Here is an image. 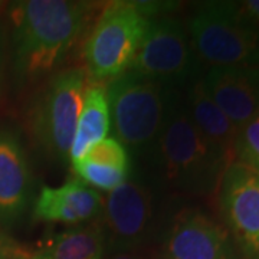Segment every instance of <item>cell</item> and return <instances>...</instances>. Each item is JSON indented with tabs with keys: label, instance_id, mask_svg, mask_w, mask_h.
Masks as SVG:
<instances>
[{
	"label": "cell",
	"instance_id": "ac0fdd59",
	"mask_svg": "<svg viewBox=\"0 0 259 259\" xmlns=\"http://www.w3.org/2000/svg\"><path fill=\"white\" fill-rule=\"evenodd\" d=\"M235 156L238 163L259 171V112L238 130Z\"/></svg>",
	"mask_w": 259,
	"mask_h": 259
},
{
	"label": "cell",
	"instance_id": "5bb4252c",
	"mask_svg": "<svg viewBox=\"0 0 259 259\" xmlns=\"http://www.w3.org/2000/svg\"><path fill=\"white\" fill-rule=\"evenodd\" d=\"M185 101L187 111L202 136L226 158L229 166L235 163L238 128L206 93L202 76L186 88Z\"/></svg>",
	"mask_w": 259,
	"mask_h": 259
},
{
	"label": "cell",
	"instance_id": "2e32d148",
	"mask_svg": "<svg viewBox=\"0 0 259 259\" xmlns=\"http://www.w3.org/2000/svg\"><path fill=\"white\" fill-rule=\"evenodd\" d=\"M105 250L107 243L102 225L91 222L58 233L42 252L48 259H102Z\"/></svg>",
	"mask_w": 259,
	"mask_h": 259
},
{
	"label": "cell",
	"instance_id": "603a6c76",
	"mask_svg": "<svg viewBox=\"0 0 259 259\" xmlns=\"http://www.w3.org/2000/svg\"><path fill=\"white\" fill-rule=\"evenodd\" d=\"M20 259H48V256L44 253V252H42V250H39V252H33V253L23 250Z\"/></svg>",
	"mask_w": 259,
	"mask_h": 259
},
{
	"label": "cell",
	"instance_id": "e0dca14e",
	"mask_svg": "<svg viewBox=\"0 0 259 259\" xmlns=\"http://www.w3.org/2000/svg\"><path fill=\"white\" fill-rule=\"evenodd\" d=\"M72 164H74L75 173L79 176L83 183H87L88 186L91 185L95 189H100L104 192H111L130 177V171L97 164L85 158L74 161Z\"/></svg>",
	"mask_w": 259,
	"mask_h": 259
},
{
	"label": "cell",
	"instance_id": "9a60e30c",
	"mask_svg": "<svg viewBox=\"0 0 259 259\" xmlns=\"http://www.w3.org/2000/svg\"><path fill=\"white\" fill-rule=\"evenodd\" d=\"M110 124L107 94L101 87L94 85L83 95L82 110L69 151V160L72 163L81 160L90 148L105 139L110 131Z\"/></svg>",
	"mask_w": 259,
	"mask_h": 259
},
{
	"label": "cell",
	"instance_id": "4fadbf2b",
	"mask_svg": "<svg viewBox=\"0 0 259 259\" xmlns=\"http://www.w3.org/2000/svg\"><path fill=\"white\" fill-rule=\"evenodd\" d=\"M32 175L16 134L0 131V219L15 221L28 207Z\"/></svg>",
	"mask_w": 259,
	"mask_h": 259
},
{
	"label": "cell",
	"instance_id": "30bf717a",
	"mask_svg": "<svg viewBox=\"0 0 259 259\" xmlns=\"http://www.w3.org/2000/svg\"><path fill=\"white\" fill-rule=\"evenodd\" d=\"M164 248L166 259H243L228 229L200 209L177 213Z\"/></svg>",
	"mask_w": 259,
	"mask_h": 259
},
{
	"label": "cell",
	"instance_id": "277c9868",
	"mask_svg": "<svg viewBox=\"0 0 259 259\" xmlns=\"http://www.w3.org/2000/svg\"><path fill=\"white\" fill-rule=\"evenodd\" d=\"M190 40L210 66H259V28L236 2L202 3L189 22Z\"/></svg>",
	"mask_w": 259,
	"mask_h": 259
},
{
	"label": "cell",
	"instance_id": "6da1fadb",
	"mask_svg": "<svg viewBox=\"0 0 259 259\" xmlns=\"http://www.w3.org/2000/svg\"><path fill=\"white\" fill-rule=\"evenodd\" d=\"M88 5L71 0H28L12 9L19 74L36 79L51 74L78 37Z\"/></svg>",
	"mask_w": 259,
	"mask_h": 259
},
{
	"label": "cell",
	"instance_id": "9c48e42d",
	"mask_svg": "<svg viewBox=\"0 0 259 259\" xmlns=\"http://www.w3.org/2000/svg\"><path fill=\"white\" fill-rule=\"evenodd\" d=\"M219 207L243 259H259V171L235 161L219 185Z\"/></svg>",
	"mask_w": 259,
	"mask_h": 259
},
{
	"label": "cell",
	"instance_id": "44dd1931",
	"mask_svg": "<svg viewBox=\"0 0 259 259\" xmlns=\"http://www.w3.org/2000/svg\"><path fill=\"white\" fill-rule=\"evenodd\" d=\"M22 252H23V249L12 248V246L0 243V259H20Z\"/></svg>",
	"mask_w": 259,
	"mask_h": 259
},
{
	"label": "cell",
	"instance_id": "7402d4cb",
	"mask_svg": "<svg viewBox=\"0 0 259 259\" xmlns=\"http://www.w3.org/2000/svg\"><path fill=\"white\" fill-rule=\"evenodd\" d=\"M108 259H148L141 250H127V252H112Z\"/></svg>",
	"mask_w": 259,
	"mask_h": 259
},
{
	"label": "cell",
	"instance_id": "ffe728a7",
	"mask_svg": "<svg viewBox=\"0 0 259 259\" xmlns=\"http://www.w3.org/2000/svg\"><path fill=\"white\" fill-rule=\"evenodd\" d=\"M242 13L259 28V0H248L239 3Z\"/></svg>",
	"mask_w": 259,
	"mask_h": 259
},
{
	"label": "cell",
	"instance_id": "d6986e66",
	"mask_svg": "<svg viewBox=\"0 0 259 259\" xmlns=\"http://www.w3.org/2000/svg\"><path fill=\"white\" fill-rule=\"evenodd\" d=\"M82 158L97 164L130 171L128 151L115 139H104L100 143H97L87 151V154Z\"/></svg>",
	"mask_w": 259,
	"mask_h": 259
},
{
	"label": "cell",
	"instance_id": "7a4b0ae2",
	"mask_svg": "<svg viewBox=\"0 0 259 259\" xmlns=\"http://www.w3.org/2000/svg\"><path fill=\"white\" fill-rule=\"evenodd\" d=\"M151 157L166 185L192 196H207L218 190L229 167L226 158L194 125L182 93Z\"/></svg>",
	"mask_w": 259,
	"mask_h": 259
},
{
	"label": "cell",
	"instance_id": "7c38bea8",
	"mask_svg": "<svg viewBox=\"0 0 259 259\" xmlns=\"http://www.w3.org/2000/svg\"><path fill=\"white\" fill-rule=\"evenodd\" d=\"M102 209L101 194L81 179L69 177L59 187L44 186L35 200L33 214L39 221L82 225Z\"/></svg>",
	"mask_w": 259,
	"mask_h": 259
},
{
	"label": "cell",
	"instance_id": "52a82bcc",
	"mask_svg": "<svg viewBox=\"0 0 259 259\" xmlns=\"http://www.w3.org/2000/svg\"><path fill=\"white\" fill-rule=\"evenodd\" d=\"M85 72L69 68L58 72L40 94L32 114V131L48 157L68 161L82 110Z\"/></svg>",
	"mask_w": 259,
	"mask_h": 259
},
{
	"label": "cell",
	"instance_id": "ba28073f",
	"mask_svg": "<svg viewBox=\"0 0 259 259\" xmlns=\"http://www.w3.org/2000/svg\"><path fill=\"white\" fill-rule=\"evenodd\" d=\"M101 223L110 252L139 250L151 239L157 226L158 200L144 180L128 177L110 192Z\"/></svg>",
	"mask_w": 259,
	"mask_h": 259
},
{
	"label": "cell",
	"instance_id": "8992f818",
	"mask_svg": "<svg viewBox=\"0 0 259 259\" xmlns=\"http://www.w3.org/2000/svg\"><path fill=\"white\" fill-rule=\"evenodd\" d=\"M151 18L140 2H114L101 16L83 49L88 74L95 79H114L128 69Z\"/></svg>",
	"mask_w": 259,
	"mask_h": 259
},
{
	"label": "cell",
	"instance_id": "3957f363",
	"mask_svg": "<svg viewBox=\"0 0 259 259\" xmlns=\"http://www.w3.org/2000/svg\"><path fill=\"white\" fill-rule=\"evenodd\" d=\"M105 94L115 137L133 156L151 157L180 90L125 71Z\"/></svg>",
	"mask_w": 259,
	"mask_h": 259
},
{
	"label": "cell",
	"instance_id": "5b68a950",
	"mask_svg": "<svg viewBox=\"0 0 259 259\" xmlns=\"http://www.w3.org/2000/svg\"><path fill=\"white\" fill-rule=\"evenodd\" d=\"M200 59L185 25L175 18H151L128 66L139 78L180 90L202 75Z\"/></svg>",
	"mask_w": 259,
	"mask_h": 259
},
{
	"label": "cell",
	"instance_id": "8fae6325",
	"mask_svg": "<svg viewBox=\"0 0 259 259\" xmlns=\"http://www.w3.org/2000/svg\"><path fill=\"white\" fill-rule=\"evenodd\" d=\"M202 78L206 93L238 130L259 112V66H213Z\"/></svg>",
	"mask_w": 259,
	"mask_h": 259
}]
</instances>
